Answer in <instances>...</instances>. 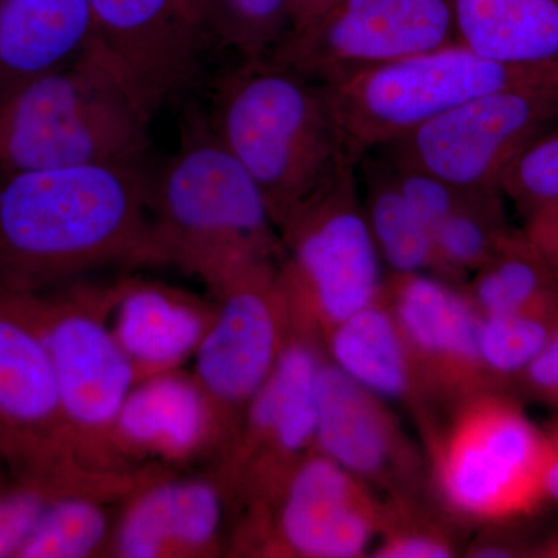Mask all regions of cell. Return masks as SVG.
<instances>
[{
  "label": "cell",
  "mask_w": 558,
  "mask_h": 558,
  "mask_svg": "<svg viewBox=\"0 0 558 558\" xmlns=\"http://www.w3.org/2000/svg\"><path fill=\"white\" fill-rule=\"evenodd\" d=\"M454 553L457 543L447 529L417 505L413 494L395 495L381 506L374 557L449 558Z\"/></svg>",
  "instance_id": "4dcf8cb0"
},
{
  "label": "cell",
  "mask_w": 558,
  "mask_h": 558,
  "mask_svg": "<svg viewBox=\"0 0 558 558\" xmlns=\"http://www.w3.org/2000/svg\"><path fill=\"white\" fill-rule=\"evenodd\" d=\"M95 43L150 117L207 84V39L185 0H89Z\"/></svg>",
  "instance_id": "9a60e30c"
},
{
  "label": "cell",
  "mask_w": 558,
  "mask_h": 558,
  "mask_svg": "<svg viewBox=\"0 0 558 558\" xmlns=\"http://www.w3.org/2000/svg\"><path fill=\"white\" fill-rule=\"evenodd\" d=\"M110 502L98 494H65L49 506L21 549V558H89L110 554L113 529Z\"/></svg>",
  "instance_id": "4316f807"
},
{
  "label": "cell",
  "mask_w": 558,
  "mask_h": 558,
  "mask_svg": "<svg viewBox=\"0 0 558 558\" xmlns=\"http://www.w3.org/2000/svg\"><path fill=\"white\" fill-rule=\"evenodd\" d=\"M72 492L44 481L24 480L21 486L0 490V558L20 557L51 499Z\"/></svg>",
  "instance_id": "1f68e13d"
},
{
  "label": "cell",
  "mask_w": 558,
  "mask_h": 558,
  "mask_svg": "<svg viewBox=\"0 0 558 558\" xmlns=\"http://www.w3.org/2000/svg\"><path fill=\"white\" fill-rule=\"evenodd\" d=\"M558 336V303L510 314L481 315V366L495 391L520 379L554 337Z\"/></svg>",
  "instance_id": "f1b7e54d"
},
{
  "label": "cell",
  "mask_w": 558,
  "mask_h": 558,
  "mask_svg": "<svg viewBox=\"0 0 558 558\" xmlns=\"http://www.w3.org/2000/svg\"><path fill=\"white\" fill-rule=\"evenodd\" d=\"M558 121V78L488 92L389 143L396 156L470 193L501 191L502 175Z\"/></svg>",
  "instance_id": "8fae6325"
},
{
  "label": "cell",
  "mask_w": 558,
  "mask_h": 558,
  "mask_svg": "<svg viewBox=\"0 0 558 558\" xmlns=\"http://www.w3.org/2000/svg\"><path fill=\"white\" fill-rule=\"evenodd\" d=\"M457 40L454 0H337L271 58L328 84Z\"/></svg>",
  "instance_id": "5bb4252c"
},
{
  "label": "cell",
  "mask_w": 558,
  "mask_h": 558,
  "mask_svg": "<svg viewBox=\"0 0 558 558\" xmlns=\"http://www.w3.org/2000/svg\"><path fill=\"white\" fill-rule=\"evenodd\" d=\"M381 506L368 484L312 450L277 497L250 509L240 542L267 556L362 557L376 545Z\"/></svg>",
  "instance_id": "4fadbf2b"
},
{
  "label": "cell",
  "mask_w": 558,
  "mask_h": 558,
  "mask_svg": "<svg viewBox=\"0 0 558 558\" xmlns=\"http://www.w3.org/2000/svg\"><path fill=\"white\" fill-rule=\"evenodd\" d=\"M558 78V69L517 68L451 43L349 73L325 84L344 150L365 154L398 142L447 110L488 92Z\"/></svg>",
  "instance_id": "8992f818"
},
{
  "label": "cell",
  "mask_w": 558,
  "mask_h": 558,
  "mask_svg": "<svg viewBox=\"0 0 558 558\" xmlns=\"http://www.w3.org/2000/svg\"><path fill=\"white\" fill-rule=\"evenodd\" d=\"M117 447L130 468L174 465L204 453L219 457L215 413L196 377L178 369L138 380L116 427ZM143 468V465H142Z\"/></svg>",
  "instance_id": "d6986e66"
},
{
  "label": "cell",
  "mask_w": 558,
  "mask_h": 558,
  "mask_svg": "<svg viewBox=\"0 0 558 558\" xmlns=\"http://www.w3.org/2000/svg\"><path fill=\"white\" fill-rule=\"evenodd\" d=\"M116 289L117 284L62 295L31 293L81 461L101 473L137 470L121 458L116 440L120 411L138 381L137 369L106 323Z\"/></svg>",
  "instance_id": "52a82bcc"
},
{
  "label": "cell",
  "mask_w": 558,
  "mask_h": 558,
  "mask_svg": "<svg viewBox=\"0 0 558 558\" xmlns=\"http://www.w3.org/2000/svg\"><path fill=\"white\" fill-rule=\"evenodd\" d=\"M524 227L558 220V121L521 150L499 183Z\"/></svg>",
  "instance_id": "f546056e"
},
{
  "label": "cell",
  "mask_w": 558,
  "mask_h": 558,
  "mask_svg": "<svg viewBox=\"0 0 558 558\" xmlns=\"http://www.w3.org/2000/svg\"><path fill=\"white\" fill-rule=\"evenodd\" d=\"M201 28L233 60L270 58L292 32L289 0H205Z\"/></svg>",
  "instance_id": "83f0119b"
},
{
  "label": "cell",
  "mask_w": 558,
  "mask_h": 558,
  "mask_svg": "<svg viewBox=\"0 0 558 558\" xmlns=\"http://www.w3.org/2000/svg\"><path fill=\"white\" fill-rule=\"evenodd\" d=\"M385 300L428 399L490 391L478 351L480 312L468 293L429 274L389 275Z\"/></svg>",
  "instance_id": "2e32d148"
},
{
  "label": "cell",
  "mask_w": 558,
  "mask_h": 558,
  "mask_svg": "<svg viewBox=\"0 0 558 558\" xmlns=\"http://www.w3.org/2000/svg\"><path fill=\"white\" fill-rule=\"evenodd\" d=\"M465 293L480 315L548 306L558 303V270L524 230H513L470 277Z\"/></svg>",
  "instance_id": "d4e9b609"
},
{
  "label": "cell",
  "mask_w": 558,
  "mask_h": 558,
  "mask_svg": "<svg viewBox=\"0 0 558 558\" xmlns=\"http://www.w3.org/2000/svg\"><path fill=\"white\" fill-rule=\"evenodd\" d=\"M355 175L371 233L389 275H435L432 230L403 196L387 160L377 150L355 165Z\"/></svg>",
  "instance_id": "cb8c5ba5"
},
{
  "label": "cell",
  "mask_w": 558,
  "mask_h": 558,
  "mask_svg": "<svg viewBox=\"0 0 558 558\" xmlns=\"http://www.w3.org/2000/svg\"><path fill=\"white\" fill-rule=\"evenodd\" d=\"M278 263L248 267L211 289L219 304L194 352V377L215 413L219 459L233 446L250 400L269 377L292 332Z\"/></svg>",
  "instance_id": "30bf717a"
},
{
  "label": "cell",
  "mask_w": 558,
  "mask_h": 558,
  "mask_svg": "<svg viewBox=\"0 0 558 558\" xmlns=\"http://www.w3.org/2000/svg\"><path fill=\"white\" fill-rule=\"evenodd\" d=\"M204 112L255 180L278 230L341 168L354 165L325 84L275 58L231 60L208 81Z\"/></svg>",
  "instance_id": "7a4b0ae2"
},
{
  "label": "cell",
  "mask_w": 558,
  "mask_h": 558,
  "mask_svg": "<svg viewBox=\"0 0 558 558\" xmlns=\"http://www.w3.org/2000/svg\"><path fill=\"white\" fill-rule=\"evenodd\" d=\"M149 204L160 266L196 275L209 289L281 258L263 193L204 109H183L178 149L150 172Z\"/></svg>",
  "instance_id": "3957f363"
},
{
  "label": "cell",
  "mask_w": 558,
  "mask_h": 558,
  "mask_svg": "<svg viewBox=\"0 0 558 558\" xmlns=\"http://www.w3.org/2000/svg\"><path fill=\"white\" fill-rule=\"evenodd\" d=\"M148 160L0 171V286L46 292L109 266H160Z\"/></svg>",
  "instance_id": "6da1fadb"
},
{
  "label": "cell",
  "mask_w": 558,
  "mask_h": 558,
  "mask_svg": "<svg viewBox=\"0 0 558 558\" xmlns=\"http://www.w3.org/2000/svg\"><path fill=\"white\" fill-rule=\"evenodd\" d=\"M278 231L279 278L293 329L319 341L343 319L385 299V266L360 197L355 165L341 168Z\"/></svg>",
  "instance_id": "5b68a950"
},
{
  "label": "cell",
  "mask_w": 558,
  "mask_h": 558,
  "mask_svg": "<svg viewBox=\"0 0 558 558\" xmlns=\"http://www.w3.org/2000/svg\"><path fill=\"white\" fill-rule=\"evenodd\" d=\"M519 381L532 396L558 409V336L532 360Z\"/></svg>",
  "instance_id": "d6a6232c"
},
{
  "label": "cell",
  "mask_w": 558,
  "mask_h": 558,
  "mask_svg": "<svg viewBox=\"0 0 558 558\" xmlns=\"http://www.w3.org/2000/svg\"><path fill=\"white\" fill-rule=\"evenodd\" d=\"M315 450L389 497L413 494L417 458L385 400L325 357L318 376Z\"/></svg>",
  "instance_id": "e0dca14e"
},
{
  "label": "cell",
  "mask_w": 558,
  "mask_h": 558,
  "mask_svg": "<svg viewBox=\"0 0 558 558\" xmlns=\"http://www.w3.org/2000/svg\"><path fill=\"white\" fill-rule=\"evenodd\" d=\"M185 2H186V5H189L191 14H193L194 21L197 22V25H199V28H201V14H202V9H204L205 0H185ZM201 31H202V28H201ZM202 33H204V32H202ZM205 39H207V38H205ZM207 43H208V40H207ZM208 46H209V44H208Z\"/></svg>",
  "instance_id": "f35d334b"
},
{
  "label": "cell",
  "mask_w": 558,
  "mask_h": 558,
  "mask_svg": "<svg viewBox=\"0 0 558 558\" xmlns=\"http://www.w3.org/2000/svg\"><path fill=\"white\" fill-rule=\"evenodd\" d=\"M325 357L384 400L427 402L416 366L387 300L343 319L326 333Z\"/></svg>",
  "instance_id": "7402d4cb"
},
{
  "label": "cell",
  "mask_w": 558,
  "mask_h": 558,
  "mask_svg": "<svg viewBox=\"0 0 558 558\" xmlns=\"http://www.w3.org/2000/svg\"><path fill=\"white\" fill-rule=\"evenodd\" d=\"M459 43L517 68L558 69V0H454Z\"/></svg>",
  "instance_id": "603a6c76"
},
{
  "label": "cell",
  "mask_w": 558,
  "mask_h": 558,
  "mask_svg": "<svg viewBox=\"0 0 558 558\" xmlns=\"http://www.w3.org/2000/svg\"><path fill=\"white\" fill-rule=\"evenodd\" d=\"M230 501L218 475L175 478L171 472L124 499L110 554L121 558L213 557L220 553Z\"/></svg>",
  "instance_id": "ac0fdd59"
},
{
  "label": "cell",
  "mask_w": 558,
  "mask_h": 558,
  "mask_svg": "<svg viewBox=\"0 0 558 558\" xmlns=\"http://www.w3.org/2000/svg\"><path fill=\"white\" fill-rule=\"evenodd\" d=\"M537 543L529 542L524 535L517 534V532H492L486 537L476 539L475 545L469 550V556L478 558L534 557Z\"/></svg>",
  "instance_id": "836d02e7"
},
{
  "label": "cell",
  "mask_w": 558,
  "mask_h": 558,
  "mask_svg": "<svg viewBox=\"0 0 558 558\" xmlns=\"http://www.w3.org/2000/svg\"><path fill=\"white\" fill-rule=\"evenodd\" d=\"M534 557L538 558H558V532L546 539L537 543Z\"/></svg>",
  "instance_id": "74e56055"
},
{
  "label": "cell",
  "mask_w": 558,
  "mask_h": 558,
  "mask_svg": "<svg viewBox=\"0 0 558 558\" xmlns=\"http://www.w3.org/2000/svg\"><path fill=\"white\" fill-rule=\"evenodd\" d=\"M524 233L558 270V220L524 227Z\"/></svg>",
  "instance_id": "8d00e7d4"
},
{
  "label": "cell",
  "mask_w": 558,
  "mask_h": 558,
  "mask_svg": "<svg viewBox=\"0 0 558 558\" xmlns=\"http://www.w3.org/2000/svg\"><path fill=\"white\" fill-rule=\"evenodd\" d=\"M501 191H464L449 215L433 229L435 277L450 284L469 281L512 233Z\"/></svg>",
  "instance_id": "484cf974"
},
{
  "label": "cell",
  "mask_w": 558,
  "mask_h": 558,
  "mask_svg": "<svg viewBox=\"0 0 558 558\" xmlns=\"http://www.w3.org/2000/svg\"><path fill=\"white\" fill-rule=\"evenodd\" d=\"M319 341L292 329L277 363L250 400L233 446L216 475L231 499L248 509L271 501L292 470L315 450Z\"/></svg>",
  "instance_id": "7c38bea8"
},
{
  "label": "cell",
  "mask_w": 558,
  "mask_h": 558,
  "mask_svg": "<svg viewBox=\"0 0 558 558\" xmlns=\"http://www.w3.org/2000/svg\"><path fill=\"white\" fill-rule=\"evenodd\" d=\"M150 121L94 40L0 106V171L148 160Z\"/></svg>",
  "instance_id": "277c9868"
},
{
  "label": "cell",
  "mask_w": 558,
  "mask_h": 558,
  "mask_svg": "<svg viewBox=\"0 0 558 558\" xmlns=\"http://www.w3.org/2000/svg\"><path fill=\"white\" fill-rule=\"evenodd\" d=\"M110 312L116 317L113 336L142 380L178 369L194 354L215 318L216 307L208 310L163 286L121 281Z\"/></svg>",
  "instance_id": "44dd1931"
},
{
  "label": "cell",
  "mask_w": 558,
  "mask_h": 558,
  "mask_svg": "<svg viewBox=\"0 0 558 558\" xmlns=\"http://www.w3.org/2000/svg\"><path fill=\"white\" fill-rule=\"evenodd\" d=\"M0 453L22 480L101 486L112 473L81 461L62 411L53 366L32 311L31 293L0 286Z\"/></svg>",
  "instance_id": "9c48e42d"
},
{
  "label": "cell",
  "mask_w": 558,
  "mask_h": 558,
  "mask_svg": "<svg viewBox=\"0 0 558 558\" xmlns=\"http://www.w3.org/2000/svg\"><path fill=\"white\" fill-rule=\"evenodd\" d=\"M548 439L502 391L461 400L435 446V484L462 519L505 523L543 505Z\"/></svg>",
  "instance_id": "ba28073f"
},
{
  "label": "cell",
  "mask_w": 558,
  "mask_h": 558,
  "mask_svg": "<svg viewBox=\"0 0 558 558\" xmlns=\"http://www.w3.org/2000/svg\"><path fill=\"white\" fill-rule=\"evenodd\" d=\"M546 439H548V451H546L542 475L543 502H557L558 505V421L546 433Z\"/></svg>",
  "instance_id": "e575fe53"
},
{
  "label": "cell",
  "mask_w": 558,
  "mask_h": 558,
  "mask_svg": "<svg viewBox=\"0 0 558 558\" xmlns=\"http://www.w3.org/2000/svg\"><path fill=\"white\" fill-rule=\"evenodd\" d=\"M337 0H289L292 32L296 33L310 27L336 3Z\"/></svg>",
  "instance_id": "d590c367"
},
{
  "label": "cell",
  "mask_w": 558,
  "mask_h": 558,
  "mask_svg": "<svg viewBox=\"0 0 558 558\" xmlns=\"http://www.w3.org/2000/svg\"><path fill=\"white\" fill-rule=\"evenodd\" d=\"M94 40L89 0H0V106Z\"/></svg>",
  "instance_id": "ffe728a7"
},
{
  "label": "cell",
  "mask_w": 558,
  "mask_h": 558,
  "mask_svg": "<svg viewBox=\"0 0 558 558\" xmlns=\"http://www.w3.org/2000/svg\"><path fill=\"white\" fill-rule=\"evenodd\" d=\"M0 458H3V457H2V453H0Z\"/></svg>",
  "instance_id": "ab89813d"
}]
</instances>
